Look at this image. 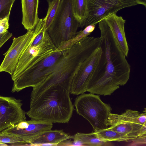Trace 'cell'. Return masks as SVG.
<instances>
[{
	"label": "cell",
	"mask_w": 146,
	"mask_h": 146,
	"mask_svg": "<svg viewBox=\"0 0 146 146\" xmlns=\"http://www.w3.org/2000/svg\"><path fill=\"white\" fill-rule=\"evenodd\" d=\"M75 0H61L53 22L47 31L58 48L62 42L74 37L79 23L74 12Z\"/></svg>",
	"instance_id": "4"
},
{
	"label": "cell",
	"mask_w": 146,
	"mask_h": 146,
	"mask_svg": "<svg viewBox=\"0 0 146 146\" xmlns=\"http://www.w3.org/2000/svg\"><path fill=\"white\" fill-rule=\"evenodd\" d=\"M61 0H52L49 2L46 15L42 19L44 29L47 31L54 18Z\"/></svg>",
	"instance_id": "20"
},
{
	"label": "cell",
	"mask_w": 146,
	"mask_h": 146,
	"mask_svg": "<svg viewBox=\"0 0 146 146\" xmlns=\"http://www.w3.org/2000/svg\"><path fill=\"white\" fill-rule=\"evenodd\" d=\"M96 24L89 25L85 27L83 30L77 32L75 36L73 38L62 43L56 50V51L62 52L73 45L77 42L88 36L94 30Z\"/></svg>",
	"instance_id": "18"
},
{
	"label": "cell",
	"mask_w": 146,
	"mask_h": 146,
	"mask_svg": "<svg viewBox=\"0 0 146 146\" xmlns=\"http://www.w3.org/2000/svg\"><path fill=\"white\" fill-rule=\"evenodd\" d=\"M71 136L62 130L51 129L42 131L32 137L29 141L30 146H40L42 144H52L57 146L60 142L64 140L73 139Z\"/></svg>",
	"instance_id": "15"
},
{
	"label": "cell",
	"mask_w": 146,
	"mask_h": 146,
	"mask_svg": "<svg viewBox=\"0 0 146 146\" xmlns=\"http://www.w3.org/2000/svg\"><path fill=\"white\" fill-rule=\"evenodd\" d=\"M86 11V0H75L74 6V14L79 23V27L84 20Z\"/></svg>",
	"instance_id": "21"
},
{
	"label": "cell",
	"mask_w": 146,
	"mask_h": 146,
	"mask_svg": "<svg viewBox=\"0 0 146 146\" xmlns=\"http://www.w3.org/2000/svg\"><path fill=\"white\" fill-rule=\"evenodd\" d=\"M52 0H46L48 3L52 1Z\"/></svg>",
	"instance_id": "29"
},
{
	"label": "cell",
	"mask_w": 146,
	"mask_h": 146,
	"mask_svg": "<svg viewBox=\"0 0 146 146\" xmlns=\"http://www.w3.org/2000/svg\"><path fill=\"white\" fill-rule=\"evenodd\" d=\"M139 4H141L146 7V0H135Z\"/></svg>",
	"instance_id": "27"
},
{
	"label": "cell",
	"mask_w": 146,
	"mask_h": 146,
	"mask_svg": "<svg viewBox=\"0 0 146 146\" xmlns=\"http://www.w3.org/2000/svg\"><path fill=\"white\" fill-rule=\"evenodd\" d=\"M22 23L27 31L34 29L40 19L38 16L39 0H21Z\"/></svg>",
	"instance_id": "16"
},
{
	"label": "cell",
	"mask_w": 146,
	"mask_h": 146,
	"mask_svg": "<svg viewBox=\"0 0 146 146\" xmlns=\"http://www.w3.org/2000/svg\"><path fill=\"white\" fill-rule=\"evenodd\" d=\"M9 18L6 17L0 20V34L3 33L7 30L9 28Z\"/></svg>",
	"instance_id": "24"
},
{
	"label": "cell",
	"mask_w": 146,
	"mask_h": 146,
	"mask_svg": "<svg viewBox=\"0 0 146 146\" xmlns=\"http://www.w3.org/2000/svg\"><path fill=\"white\" fill-rule=\"evenodd\" d=\"M79 95L74 99L77 113L90 123L93 131L107 129L108 118L112 110L110 105L103 102L98 95L84 93Z\"/></svg>",
	"instance_id": "5"
},
{
	"label": "cell",
	"mask_w": 146,
	"mask_h": 146,
	"mask_svg": "<svg viewBox=\"0 0 146 146\" xmlns=\"http://www.w3.org/2000/svg\"><path fill=\"white\" fill-rule=\"evenodd\" d=\"M139 111L127 109L120 114L111 113L108 118V128L126 136L130 141L146 143V125L138 120Z\"/></svg>",
	"instance_id": "7"
},
{
	"label": "cell",
	"mask_w": 146,
	"mask_h": 146,
	"mask_svg": "<svg viewBox=\"0 0 146 146\" xmlns=\"http://www.w3.org/2000/svg\"><path fill=\"white\" fill-rule=\"evenodd\" d=\"M62 53V51H55L38 64L25 70L14 81L12 92H18L25 88H33L40 84L44 80L50 68L55 64Z\"/></svg>",
	"instance_id": "9"
},
{
	"label": "cell",
	"mask_w": 146,
	"mask_h": 146,
	"mask_svg": "<svg viewBox=\"0 0 146 146\" xmlns=\"http://www.w3.org/2000/svg\"><path fill=\"white\" fill-rule=\"evenodd\" d=\"M86 11L79 27L96 24L109 15L124 8L138 5L135 0H86Z\"/></svg>",
	"instance_id": "8"
},
{
	"label": "cell",
	"mask_w": 146,
	"mask_h": 146,
	"mask_svg": "<svg viewBox=\"0 0 146 146\" xmlns=\"http://www.w3.org/2000/svg\"><path fill=\"white\" fill-rule=\"evenodd\" d=\"M102 52L100 46L81 64L73 77L70 87V93L78 95L86 92L88 84L99 62Z\"/></svg>",
	"instance_id": "11"
},
{
	"label": "cell",
	"mask_w": 146,
	"mask_h": 146,
	"mask_svg": "<svg viewBox=\"0 0 146 146\" xmlns=\"http://www.w3.org/2000/svg\"><path fill=\"white\" fill-rule=\"evenodd\" d=\"M72 139L81 142L84 146H103L108 142L98 137L94 131L89 133L78 132L73 135Z\"/></svg>",
	"instance_id": "17"
},
{
	"label": "cell",
	"mask_w": 146,
	"mask_h": 146,
	"mask_svg": "<svg viewBox=\"0 0 146 146\" xmlns=\"http://www.w3.org/2000/svg\"><path fill=\"white\" fill-rule=\"evenodd\" d=\"M104 19L122 52L127 57L129 49L124 29L126 20L116 13L111 14Z\"/></svg>",
	"instance_id": "14"
},
{
	"label": "cell",
	"mask_w": 146,
	"mask_h": 146,
	"mask_svg": "<svg viewBox=\"0 0 146 146\" xmlns=\"http://www.w3.org/2000/svg\"><path fill=\"white\" fill-rule=\"evenodd\" d=\"M56 47L47 32L44 29L21 56L11 79L14 81L26 69L38 64L56 51Z\"/></svg>",
	"instance_id": "6"
},
{
	"label": "cell",
	"mask_w": 146,
	"mask_h": 146,
	"mask_svg": "<svg viewBox=\"0 0 146 146\" xmlns=\"http://www.w3.org/2000/svg\"><path fill=\"white\" fill-rule=\"evenodd\" d=\"M52 126V123L31 119L21 122L1 132L16 136L29 144V141L35 136L42 131L51 129Z\"/></svg>",
	"instance_id": "13"
},
{
	"label": "cell",
	"mask_w": 146,
	"mask_h": 146,
	"mask_svg": "<svg viewBox=\"0 0 146 146\" xmlns=\"http://www.w3.org/2000/svg\"><path fill=\"white\" fill-rule=\"evenodd\" d=\"M22 105L20 99L0 96V132L26 120V112L22 108Z\"/></svg>",
	"instance_id": "12"
},
{
	"label": "cell",
	"mask_w": 146,
	"mask_h": 146,
	"mask_svg": "<svg viewBox=\"0 0 146 146\" xmlns=\"http://www.w3.org/2000/svg\"><path fill=\"white\" fill-rule=\"evenodd\" d=\"M0 143L14 145L19 143H25L22 139L13 135L0 132Z\"/></svg>",
	"instance_id": "23"
},
{
	"label": "cell",
	"mask_w": 146,
	"mask_h": 146,
	"mask_svg": "<svg viewBox=\"0 0 146 146\" xmlns=\"http://www.w3.org/2000/svg\"><path fill=\"white\" fill-rule=\"evenodd\" d=\"M139 113L138 117V120L139 122L143 125H146V113Z\"/></svg>",
	"instance_id": "26"
},
{
	"label": "cell",
	"mask_w": 146,
	"mask_h": 146,
	"mask_svg": "<svg viewBox=\"0 0 146 146\" xmlns=\"http://www.w3.org/2000/svg\"><path fill=\"white\" fill-rule=\"evenodd\" d=\"M15 0H0V20L9 17L12 6Z\"/></svg>",
	"instance_id": "22"
},
{
	"label": "cell",
	"mask_w": 146,
	"mask_h": 146,
	"mask_svg": "<svg viewBox=\"0 0 146 146\" xmlns=\"http://www.w3.org/2000/svg\"><path fill=\"white\" fill-rule=\"evenodd\" d=\"M98 23L102 52L89 81L86 91L109 96L127 82L131 66L105 20L103 19Z\"/></svg>",
	"instance_id": "1"
},
{
	"label": "cell",
	"mask_w": 146,
	"mask_h": 146,
	"mask_svg": "<svg viewBox=\"0 0 146 146\" xmlns=\"http://www.w3.org/2000/svg\"><path fill=\"white\" fill-rule=\"evenodd\" d=\"M43 29L42 19H40L34 29L28 30L25 34L14 37L9 48L3 54L5 57L0 65V72H7L12 75L23 52Z\"/></svg>",
	"instance_id": "10"
},
{
	"label": "cell",
	"mask_w": 146,
	"mask_h": 146,
	"mask_svg": "<svg viewBox=\"0 0 146 146\" xmlns=\"http://www.w3.org/2000/svg\"><path fill=\"white\" fill-rule=\"evenodd\" d=\"M97 137L107 142L115 141H130L127 137L124 135L108 128L97 131H94Z\"/></svg>",
	"instance_id": "19"
},
{
	"label": "cell",
	"mask_w": 146,
	"mask_h": 146,
	"mask_svg": "<svg viewBox=\"0 0 146 146\" xmlns=\"http://www.w3.org/2000/svg\"><path fill=\"white\" fill-rule=\"evenodd\" d=\"M7 145H8L7 144L3 143H0V146H7Z\"/></svg>",
	"instance_id": "28"
},
{
	"label": "cell",
	"mask_w": 146,
	"mask_h": 146,
	"mask_svg": "<svg viewBox=\"0 0 146 146\" xmlns=\"http://www.w3.org/2000/svg\"><path fill=\"white\" fill-rule=\"evenodd\" d=\"M12 34L8 30L4 33L0 34V48L12 36Z\"/></svg>",
	"instance_id": "25"
},
{
	"label": "cell",
	"mask_w": 146,
	"mask_h": 146,
	"mask_svg": "<svg viewBox=\"0 0 146 146\" xmlns=\"http://www.w3.org/2000/svg\"><path fill=\"white\" fill-rule=\"evenodd\" d=\"M101 40L100 37L87 36L62 51L61 56L49 70L44 80L39 85L33 88L30 103L52 87L60 86L70 91L76 70L93 52L100 46Z\"/></svg>",
	"instance_id": "2"
},
{
	"label": "cell",
	"mask_w": 146,
	"mask_h": 146,
	"mask_svg": "<svg viewBox=\"0 0 146 146\" xmlns=\"http://www.w3.org/2000/svg\"><path fill=\"white\" fill-rule=\"evenodd\" d=\"M74 107L70 91L61 86H53L30 103L26 114L31 119L52 123H66L72 116Z\"/></svg>",
	"instance_id": "3"
}]
</instances>
